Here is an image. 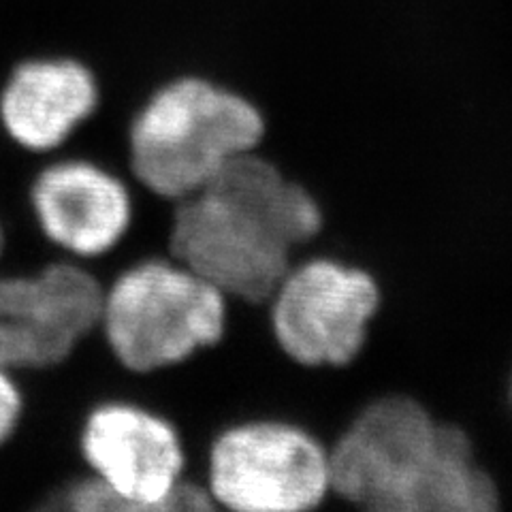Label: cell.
<instances>
[{
	"label": "cell",
	"mask_w": 512,
	"mask_h": 512,
	"mask_svg": "<svg viewBox=\"0 0 512 512\" xmlns=\"http://www.w3.org/2000/svg\"><path fill=\"white\" fill-rule=\"evenodd\" d=\"M323 212L306 186L274 158L252 150L171 207L167 252L229 297L265 308L293 265V252L320 233Z\"/></svg>",
	"instance_id": "1"
},
{
	"label": "cell",
	"mask_w": 512,
	"mask_h": 512,
	"mask_svg": "<svg viewBox=\"0 0 512 512\" xmlns=\"http://www.w3.org/2000/svg\"><path fill=\"white\" fill-rule=\"evenodd\" d=\"M5 250V233H3V224H0V256H3Z\"/></svg>",
	"instance_id": "12"
},
{
	"label": "cell",
	"mask_w": 512,
	"mask_h": 512,
	"mask_svg": "<svg viewBox=\"0 0 512 512\" xmlns=\"http://www.w3.org/2000/svg\"><path fill=\"white\" fill-rule=\"evenodd\" d=\"M510 402H512V378H510Z\"/></svg>",
	"instance_id": "13"
},
{
	"label": "cell",
	"mask_w": 512,
	"mask_h": 512,
	"mask_svg": "<svg viewBox=\"0 0 512 512\" xmlns=\"http://www.w3.org/2000/svg\"><path fill=\"white\" fill-rule=\"evenodd\" d=\"M77 451L86 472L114 491L118 512L216 510L203 480L188 474L182 431L133 399H103L82 421Z\"/></svg>",
	"instance_id": "5"
},
{
	"label": "cell",
	"mask_w": 512,
	"mask_h": 512,
	"mask_svg": "<svg viewBox=\"0 0 512 512\" xmlns=\"http://www.w3.org/2000/svg\"><path fill=\"white\" fill-rule=\"evenodd\" d=\"M380 291L370 274L314 259L291 265L265 303L282 355L303 367H342L359 355Z\"/></svg>",
	"instance_id": "8"
},
{
	"label": "cell",
	"mask_w": 512,
	"mask_h": 512,
	"mask_svg": "<svg viewBox=\"0 0 512 512\" xmlns=\"http://www.w3.org/2000/svg\"><path fill=\"white\" fill-rule=\"evenodd\" d=\"M101 105V84L90 64L69 54L26 56L0 86V126L13 146L54 156Z\"/></svg>",
	"instance_id": "10"
},
{
	"label": "cell",
	"mask_w": 512,
	"mask_h": 512,
	"mask_svg": "<svg viewBox=\"0 0 512 512\" xmlns=\"http://www.w3.org/2000/svg\"><path fill=\"white\" fill-rule=\"evenodd\" d=\"M105 282L84 263L56 256L35 271H0V367L41 374L99 333Z\"/></svg>",
	"instance_id": "7"
},
{
	"label": "cell",
	"mask_w": 512,
	"mask_h": 512,
	"mask_svg": "<svg viewBox=\"0 0 512 512\" xmlns=\"http://www.w3.org/2000/svg\"><path fill=\"white\" fill-rule=\"evenodd\" d=\"M231 301L169 254L146 256L107 278L99 338L128 374H156L218 346Z\"/></svg>",
	"instance_id": "4"
},
{
	"label": "cell",
	"mask_w": 512,
	"mask_h": 512,
	"mask_svg": "<svg viewBox=\"0 0 512 512\" xmlns=\"http://www.w3.org/2000/svg\"><path fill=\"white\" fill-rule=\"evenodd\" d=\"M263 107L242 90L199 73L156 86L126 131V178L135 195L178 203L210 184L233 158L261 150Z\"/></svg>",
	"instance_id": "3"
},
{
	"label": "cell",
	"mask_w": 512,
	"mask_h": 512,
	"mask_svg": "<svg viewBox=\"0 0 512 512\" xmlns=\"http://www.w3.org/2000/svg\"><path fill=\"white\" fill-rule=\"evenodd\" d=\"M24 414V389L20 378L0 367V448L18 431Z\"/></svg>",
	"instance_id": "11"
},
{
	"label": "cell",
	"mask_w": 512,
	"mask_h": 512,
	"mask_svg": "<svg viewBox=\"0 0 512 512\" xmlns=\"http://www.w3.org/2000/svg\"><path fill=\"white\" fill-rule=\"evenodd\" d=\"M331 491L378 512H489L498 487L459 427L406 395L363 408L329 451Z\"/></svg>",
	"instance_id": "2"
},
{
	"label": "cell",
	"mask_w": 512,
	"mask_h": 512,
	"mask_svg": "<svg viewBox=\"0 0 512 512\" xmlns=\"http://www.w3.org/2000/svg\"><path fill=\"white\" fill-rule=\"evenodd\" d=\"M28 201L45 242L84 263L114 252L135 218L133 184L86 156L43 158L32 175Z\"/></svg>",
	"instance_id": "9"
},
{
	"label": "cell",
	"mask_w": 512,
	"mask_h": 512,
	"mask_svg": "<svg viewBox=\"0 0 512 512\" xmlns=\"http://www.w3.org/2000/svg\"><path fill=\"white\" fill-rule=\"evenodd\" d=\"M203 483L216 508L310 510L331 491L329 451L297 425L244 419L212 436L203 461Z\"/></svg>",
	"instance_id": "6"
}]
</instances>
